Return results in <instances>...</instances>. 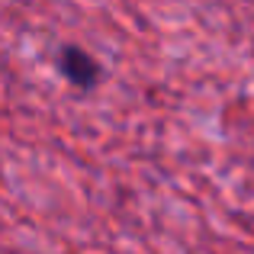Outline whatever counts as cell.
I'll return each instance as SVG.
<instances>
[{
	"label": "cell",
	"mask_w": 254,
	"mask_h": 254,
	"mask_svg": "<svg viewBox=\"0 0 254 254\" xmlns=\"http://www.w3.org/2000/svg\"><path fill=\"white\" fill-rule=\"evenodd\" d=\"M55 68L77 90H93L100 84V74H103L100 62L87 49H81V45H62L55 55Z\"/></svg>",
	"instance_id": "cell-1"
}]
</instances>
